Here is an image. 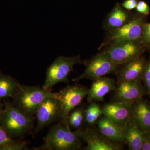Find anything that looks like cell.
Segmentation results:
<instances>
[{
  "label": "cell",
  "instance_id": "1",
  "mask_svg": "<svg viewBox=\"0 0 150 150\" xmlns=\"http://www.w3.org/2000/svg\"><path fill=\"white\" fill-rule=\"evenodd\" d=\"M43 141V144L34 149L77 150L82 145L81 130L71 131L60 121L50 128Z\"/></svg>",
  "mask_w": 150,
  "mask_h": 150
},
{
  "label": "cell",
  "instance_id": "2",
  "mask_svg": "<svg viewBox=\"0 0 150 150\" xmlns=\"http://www.w3.org/2000/svg\"><path fill=\"white\" fill-rule=\"evenodd\" d=\"M0 115V125L11 138H21L33 129V119L28 117L12 103L4 100Z\"/></svg>",
  "mask_w": 150,
  "mask_h": 150
},
{
  "label": "cell",
  "instance_id": "3",
  "mask_svg": "<svg viewBox=\"0 0 150 150\" xmlns=\"http://www.w3.org/2000/svg\"><path fill=\"white\" fill-rule=\"evenodd\" d=\"M51 91H46L39 86L21 85L13 97V104L25 115L33 118L38 108L44 100L55 95Z\"/></svg>",
  "mask_w": 150,
  "mask_h": 150
},
{
  "label": "cell",
  "instance_id": "4",
  "mask_svg": "<svg viewBox=\"0 0 150 150\" xmlns=\"http://www.w3.org/2000/svg\"><path fill=\"white\" fill-rule=\"evenodd\" d=\"M78 64H83L80 55L70 57L59 56L47 68L42 88L49 91L57 84L68 83L69 76L74 71V66Z\"/></svg>",
  "mask_w": 150,
  "mask_h": 150
},
{
  "label": "cell",
  "instance_id": "5",
  "mask_svg": "<svg viewBox=\"0 0 150 150\" xmlns=\"http://www.w3.org/2000/svg\"><path fill=\"white\" fill-rule=\"evenodd\" d=\"M145 16L138 13L123 26L108 30L107 35L102 46L109 45L125 41H140L143 26L146 23Z\"/></svg>",
  "mask_w": 150,
  "mask_h": 150
},
{
  "label": "cell",
  "instance_id": "6",
  "mask_svg": "<svg viewBox=\"0 0 150 150\" xmlns=\"http://www.w3.org/2000/svg\"><path fill=\"white\" fill-rule=\"evenodd\" d=\"M88 90L84 86L76 84L67 86L55 93L62 108V114L59 121L69 127L68 118L70 112L81 104L87 96Z\"/></svg>",
  "mask_w": 150,
  "mask_h": 150
},
{
  "label": "cell",
  "instance_id": "7",
  "mask_svg": "<svg viewBox=\"0 0 150 150\" xmlns=\"http://www.w3.org/2000/svg\"><path fill=\"white\" fill-rule=\"evenodd\" d=\"M83 64L85 65V70L78 77L73 79V81L85 79L93 81L116 71L118 67L104 51L89 60L83 61Z\"/></svg>",
  "mask_w": 150,
  "mask_h": 150
},
{
  "label": "cell",
  "instance_id": "8",
  "mask_svg": "<svg viewBox=\"0 0 150 150\" xmlns=\"http://www.w3.org/2000/svg\"><path fill=\"white\" fill-rule=\"evenodd\" d=\"M146 46L138 41H125L111 44L104 51L112 62L118 66L142 56L146 50Z\"/></svg>",
  "mask_w": 150,
  "mask_h": 150
},
{
  "label": "cell",
  "instance_id": "9",
  "mask_svg": "<svg viewBox=\"0 0 150 150\" xmlns=\"http://www.w3.org/2000/svg\"><path fill=\"white\" fill-rule=\"evenodd\" d=\"M62 114V108L59 100L56 97H48L41 103L35 112L37 126L34 134L39 133L46 126L60 119Z\"/></svg>",
  "mask_w": 150,
  "mask_h": 150
},
{
  "label": "cell",
  "instance_id": "10",
  "mask_svg": "<svg viewBox=\"0 0 150 150\" xmlns=\"http://www.w3.org/2000/svg\"><path fill=\"white\" fill-rule=\"evenodd\" d=\"M103 115L119 125L125 126L133 119V103L115 101L102 108Z\"/></svg>",
  "mask_w": 150,
  "mask_h": 150
},
{
  "label": "cell",
  "instance_id": "11",
  "mask_svg": "<svg viewBox=\"0 0 150 150\" xmlns=\"http://www.w3.org/2000/svg\"><path fill=\"white\" fill-rule=\"evenodd\" d=\"M81 137L87 146L86 150H119L121 146L118 143L108 140L96 130L90 127H86L81 130Z\"/></svg>",
  "mask_w": 150,
  "mask_h": 150
},
{
  "label": "cell",
  "instance_id": "12",
  "mask_svg": "<svg viewBox=\"0 0 150 150\" xmlns=\"http://www.w3.org/2000/svg\"><path fill=\"white\" fill-rule=\"evenodd\" d=\"M141 82L128 81L118 83V87L114 91L115 101L134 103L142 99L147 91Z\"/></svg>",
  "mask_w": 150,
  "mask_h": 150
},
{
  "label": "cell",
  "instance_id": "13",
  "mask_svg": "<svg viewBox=\"0 0 150 150\" xmlns=\"http://www.w3.org/2000/svg\"><path fill=\"white\" fill-rule=\"evenodd\" d=\"M146 62L142 56L132 59L123 66L117 73L118 83L128 81H141Z\"/></svg>",
  "mask_w": 150,
  "mask_h": 150
},
{
  "label": "cell",
  "instance_id": "14",
  "mask_svg": "<svg viewBox=\"0 0 150 150\" xmlns=\"http://www.w3.org/2000/svg\"><path fill=\"white\" fill-rule=\"evenodd\" d=\"M116 88L115 81L111 78L102 77L94 80L88 90V101H103L106 95Z\"/></svg>",
  "mask_w": 150,
  "mask_h": 150
},
{
  "label": "cell",
  "instance_id": "15",
  "mask_svg": "<svg viewBox=\"0 0 150 150\" xmlns=\"http://www.w3.org/2000/svg\"><path fill=\"white\" fill-rule=\"evenodd\" d=\"M134 14L123 8L121 4L117 3L105 19L103 26L108 30L123 26L133 18Z\"/></svg>",
  "mask_w": 150,
  "mask_h": 150
},
{
  "label": "cell",
  "instance_id": "16",
  "mask_svg": "<svg viewBox=\"0 0 150 150\" xmlns=\"http://www.w3.org/2000/svg\"><path fill=\"white\" fill-rule=\"evenodd\" d=\"M100 133L108 140L118 143L124 142L123 133L125 127L119 125L103 115L97 121Z\"/></svg>",
  "mask_w": 150,
  "mask_h": 150
},
{
  "label": "cell",
  "instance_id": "17",
  "mask_svg": "<svg viewBox=\"0 0 150 150\" xmlns=\"http://www.w3.org/2000/svg\"><path fill=\"white\" fill-rule=\"evenodd\" d=\"M133 120L144 134L150 132V106L144 100L133 103Z\"/></svg>",
  "mask_w": 150,
  "mask_h": 150
},
{
  "label": "cell",
  "instance_id": "18",
  "mask_svg": "<svg viewBox=\"0 0 150 150\" xmlns=\"http://www.w3.org/2000/svg\"><path fill=\"white\" fill-rule=\"evenodd\" d=\"M144 134L137 126L133 119L124 128L123 137L129 150H141Z\"/></svg>",
  "mask_w": 150,
  "mask_h": 150
},
{
  "label": "cell",
  "instance_id": "19",
  "mask_svg": "<svg viewBox=\"0 0 150 150\" xmlns=\"http://www.w3.org/2000/svg\"><path fill=\"white\" fill-rule=\"evenodd\" d=\"M20 85L16 79L0 71V100L12 98Z\"/></svg>",
  "mask_w": 150,
  "mask_h": 150
},
{
  "label": "cell",
  "instance_id": "20",
  "mask_svg": "<svg viewBox=\"0 0 150 150\" xmlns=\"http://www.w3.org/2000/svg\"><path fill=\"white\" fill-rule=\"evenodd\" d=\"M85 109L82 106H78L70 112L68 118V124L69 128L76 130L83 129V126L85 123Z\"/></svg>",
  "mask_w": 150,
  "mask_h": 150
},
{
  "label": "cell",
  "instance_id": "21",
  "mask_svg": "<svg viewBox=\"0 0 150 150\" xmlns=\"http://www.w3.org/2000/svg\"><path fill=\"white\" fill-rule=\"evenodd\" d=\"M16 141L10 137L0 125V150H9L12 144Z\"/></svg>",
  "mask_w": 150,
  "mask_h": 150
},
{
  "label": "cell",
  "instance_id": "22",
  "mask_svg": "<svg viewBox=\"0 0 150 150\" xmlns=\"http://www.w3.org/2000/svg\"><path fill=\"white\" fill-rule=\"evenodd\" d=\"M142 80L144 81L147 93L150 97V56L146 63Z\"/></svg>",
  "mask_w": 150,
  "mask_h": 150
},
{
  "label": "cell",
  "instance_id": "23",
  "mask_svg": "<svg viewBox=\"0 0 150 150\" xmlns=\"http://www.w3.org/2000/svg\"><path fill=\"white\" fill-rule=\"evenodd\" d=\"M140 42L146 46L150 44V23L144 24Z\"/></svg>",
  "mask_w": 150,
  "mask_h": 150
},
{
  "label": "cell",
  "instance_id": "24",
  "mask_svg": "<svg viewBox=\"0 0 150 150\" xmlns=\"http://www.w3.org/2000/svg\"><path fill=\"white\" fill-rule=\"evenodd\" d=\"M135 9L138 13L143 15L147 16L149 14L150 11L149 6L144 1H139Z\"/></svg>",
  "mask_w": 150,
  "mask_h": 150
},
{
  "label": "cell",
  "instance_id": "25",
  "mask_svg": "<svg viewBox=\"0 0 150 150\" xmlns=\"http://www.w3.org/2000/svg\"><path fill=\"white\" fill-rule=\"evenodd\" d=\"M138 1V0H125L121 5L123 8L130 11L136 8Z\"/></svg>",
  "mask_w": 150,
  "mask_h": 150
},
{
  "label": "cell",
  "instance_id": "26",
  "mask_svg": "<svg viewBox=\"0 0 150 150\" xmlns=\"http://www.w3.org/2000/svg\"><path fill=\"white\" fill-rule=\"evenodd\" d=\"M141 150H150V136L149 134H144Z\"/></svg>",
  "mask_w": 150,
  "mask_h": 150
},
{
  "label": "cell",
  "instance_id": "27",
  "mask_svg": "<svg viewBox=\"0 0 150 150\" xmlns=\"http://www.w3.org/2000/svg\"><path fill=\"white\" fill-rule=\"evenodd\" d=\"M3 107L4 105L0 103V115H1V113L2 111Z\"/></svg>",
  "mask_w": 150,
  "mask_h": 150
},
{
  "label": "cell",
  "instance_id": "28",
  "mask_svg": "<svg viewBox=\"0 0 150 150\" xmlns=\"http://www.w3.org/2000/svg\"><path fill=\"white\" fill-rule=\"evenodd\" d=\"M146 47L147 49H149V50H150V44L146 46Z\"/></svg>",
  "mask_w": 150,
  "mask_h": 150
},
{
  "label": "cell",
  "instance_id": "29",
  "mask_svg": "<svg viewBox=\"0 0 150 150\" xmlns=\"http://www.w3.org/2000/svg\"><path fill=\"white\" fill-rule=\"evenodd\" d=\"M149 134V136H150V132L149 133H148V134Z\"/></svg>",
  "mask_w": 150,
  "mask_h": 150
}]
</instances>
